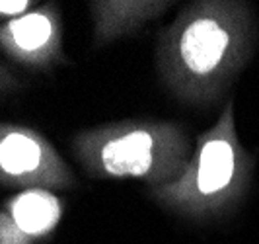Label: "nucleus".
Returning <instances> with one entry per match:
<instances>
[{"instance_id":"nucleus-1","label":"nucleus","mask_w":259,"mask_h":244,"mask_svg":"<svg viewBox=\"0 0 259 244\" xmlns=\"http://www.w3.org/2000/svg\"><path fill=\"white\" fill-rule=\"evenodd\" d=\"M251 16L238 2H191L156 47L164 84L185 102L214 100L244 66L251 49Z\"/></svg>"},{"instance_id":"nucleus-2","label":"nucleus","mask_w":259,"mask_h":244,"mask_svg":"<svg viewBox=\"0 0 259 244\" xmlns=\"http://www.w3.org/2000/svg\"><path fill=\"white\" fill-rule=\"evenodd\" d=\"M72 153L94 178L141 180L154 190L182 176L193 145L176 123L125 119L78 131L72 137Z\"/></svg>"},{"instance_id":"nucleus-3","label":"nucleus","mask_w":259,"mask_h":244,"mask_svg":"<svg viewBox=\"0 0 259 244\" xmlns=\"http://www.w3.org/2000/svg\"><path fill=\"white\" fill-rule=\"evenodd\" d=\"M249 172L251 160L240 145L234 103L228 102L221 119L197 137L182 176L168 186L150 190V193L169 211L207 217L232 205L246 192Z\"/></svg>"},{"instance_id":"nucleus-4","label":"nucleus","mask_w":259,"mask_h":244,"mask_svg":"<svg viewBox=\"0 0 259 244\" xmlns=\"http://www.w3.org/2000/svg\"><path fill=\"white\" fill-rule=\"evenodd\" d=\"M70 166L37 129L0 121V186L14 190H68Z\"/></svg>"},{"instance_id":"nucleus-5","label":"nucleus","mask_w":259,"mask_h":244,"mask_svg":"<svg viewBox=\"0 0 259 244\" xmlns=\"http://www.w3.org/2000/svg\"><path fill=\"white\" fill-rule=\"evenodd\" d=\"M0 51L29 71H51L65 61L63 16L55 2L37 4L31 12L0 26Z\"/></svg>"},{"instance_id":"nucleus-6","label":"nucleus","mask_w":259,"mask_h":244,"mask_svg":"<svg viewBox=\"0 0 259 244\" xmlns=\"http://www.w3.org/2000/svg\"><path fill=\"white\" fill-rule=\"evenodd\" d=\"M169 2H148V0H109L92 2L90 12L94 18V39L98 45L111 43L115 39L139 29L146 22L158 18L168 10Z\"/></svg>"},{"instance_id":"nucleus-7","label":"nucleus","mask_w":259,"mask_h":244,"mask_svg":"<svg viewBox=\"0 0 259 244\" xmlns=\"http://www.w3.org/2000/svg\"><path fill=\"white\" fill-rule=\"evenodd\" d=\"M4 209L27 236L43 240L61 223L65 205L51 190H24L8 197Z\"/></svg>"},{"instance_id":"nucleus-8","label":"nucleus","mask_w":259,"mask_h":244,"mask_svg":"<svg viewBox=\"0 0 259 244\" xmlns=\"http://www.w3.org/2000/svg\"><path fill=\"white\" fill-rule=\"evenodd\" d=\"M0 244H35L31 236L22 231L12 215L2 207L0 209Z\"/></svg>"},{"instance_id":"nucleus-9","label":"nucleus","mask_w":259,"mask_h":244,"mask_svg":"<svg viewBox=\"0 0 259 244\" xmlns=\"http://www.w3.org/2000/svg\"><path fill=\"white\" fill-rule=\"evenodd\" d=\"M35 6L37 2H31V0H0V26L31 12Z\"/></svg>"},{"instance_id":"nucleus-10","label":"nucleus","mask_w":259,"mask_h":244,"mask_svg":"<svg viewBox=\"0 0 259 244\" xmlns=\"http://www.w3.org/2000/svg\"><path fill=\"white\" fill-rule=\"evenodd\" d=\"M20 84H22V80L18 78V75L14 73L10 66H6L0 61V98L16 92L20 88Z\"/></svg>"}]
</instances>
